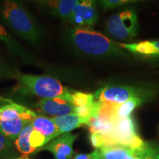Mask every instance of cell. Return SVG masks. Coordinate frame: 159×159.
<instances>
[{
	"label": "cell",
	"instance_id": "19",
	"mask_svg": "<svg viewBox=\"0 0 159 159\" xmlns=\"http://www.w3.org/2000/svg\"><path fill=\"white\" fill-rule=\"evenodd\" d=\"M33 129V125H31V123H30L23 129L21 134L13 142L15 148L22 155L28 156L30 154L35 152V150L32 148L30 142V136Z\"/></svg>",
	"mask_w": 159,
	"mask_h": 159
},
{
	"label": "cell",
	"instance_id": "30",
	"mask_svg": "<svg viewBox=\"0 0 159 159\" xmlns=\"http://www.w3.org/2000/svg\"><path fill=\"white\" fill-rule=\"evenodd\" d=\"M7 159H30L28 157V156H25V155H21V156L15 157V158H7Z\"/></svg>",
	"mask_w": 159,
	"mask_h": 159
},
{
	"label": "cell",
	"instance_id": "21",
	"mask_svg": "<svg viewBox=\"0 0 159 159\" xmlns=\"http://www.w3.org/2000/svg\"><path fill=\"white\" fill-rule=\"evenodd\" d=\"M130 159H159V146L153 142H145L143 148L135 150Z\"/></svg>",
	"mask_w": 159,
	"mask_h": 159
},
{
	"label": "cell",
	"instance_id": "22",
	"mask_svg": "<svg viewBox=\"0 0 159 159\" xmlns=\"http://www.w3.org/2000/svg\"><path fill=\"white\" fill-rule=\"evenodd\" d=\"M101 102L98 100H95L91 104L83 105V106L75 107V113L79 116L83 118H88L92 119L99 115V109H100Z\"/></svg>",
	"mask_w": 159,
	"mask_h": 159
},
{
	"label": "cell",
	"instance_id": "2",
	"mask_svg": "<svg viewBox=\"0 0 159 159\" xmlns=\"http://www.w3.org/2000/svg\"><path fill=\"white\" fill-rule=\"evenodd\" d=\"M0 16L20 37L34 45L41 42L42 33L39 24L21 0H1Z\"/></svg>",
	"mask_w": 159,
	"mask_h": 159
},
{
	"label": "cell",
	"instance_id": "34",
	"mask_svg": "<svg viewBox=\"0 0 159 159\" xmlns=\"http://www.w3.org/2000/svg\"><path fill=\"white\" fill-rule=\"evenodd\" d=\"M80 1H83V0H80Z\"/></svg>",
	"mask_w": 159,
	"mask_h": 159
},
{
	"label": "cell",
	"instance_id": "5",
	"mask_svg": "<svg viewBox=\"0 0 159 159\" xmlns=\"http://www.w3.org/2000/svg\"><path fill=\"white\" fill-rule=\"evenodd\" d=\"M106 30L114 39L131 41L138 35L139 21L134 8L126 9L111 16L105 24Z\"/></svg>",
	"mask_w": 159,
	"mask_h": 159
},
{
	"label": "cell",
	"instance_id": "20",
	"mask_svg": "<svg viewBox=\"0 0 159 159\" xmlns=\"http://www.w3.org/2000/svg\"><path fill=\"white\" fill-rule=\"evenodd\" d=\"M144 102H146V100L142 98H132L122 104H117L116 108V119L131 116V113L134 109Z\"/></svg>",
	"mask_w": 159,
	"mask_h": 159
},
{
	"label": "cell",
	"instance_id": "29",
	"mask_svg": "<svg viewBox=\"0 0 159 159\" xmlns=\"http://www.w3.org/2000/svg\"><path fill=\"white\" fill-rule=\"evenodd\" d=\"M30 1L35 2L36 3H39V4H42V5H47L48 2L51 1V0H30Z\"/></svg>",
	"mask_w": 159,
	"mask_h": 159
},
{
	"label": "cell",
	"instance_id": "17",
	"mask_svg": "<svg viewBox=\"0 0 159 159\" xmlns=\"http://www.w3.org/2000/svg\"><path fill=\"white\" fill-rule=\"evenodd\" d=\"M104 159H130L135 150L120 144L105 145L99 149Z\"/></svg>",
	"mask_w": 159,
	"mask_h": 159
},
{
	"label": "cell",
	"instance_id": "13",
	"mask_svg": "<svg viewBox=\"0 0 159 159\" xmlns=\"http://www.w3.org/2000/svg\"><path fill=\"white\" fill-rule=\"evenodd\" d=\"M55 125L58 128L61 134L71 132L75 129L80 128L83 125H89L91 119L83 118L75 113L64 115V116L52 117Z\"/></svg>",
	"mask_w": 159,
	"mask_h": 159
},
{
	"label": "cell",
	"instance_id": "11",
	"mask_svg": "<svg viewBox=\"0 0 159 159\" xmlns=\"http://www.w3.org/2000/svg\"><path fill=\"white\" fill-rule=\"evenodd\" d=\"M119 47L134 54L159 58V41H144L136 43H119Z\"/></svg>",
	"mask_w": 159,
	"mask_h": 159
},
{
	"label": "cell",
	"instance_id": "14",
	"mask_svg": "<svg viewBox=\"0 0 159 159\" xmlns=\"http://www.w3.org/2000/svg\"><path fill=\"white\" fill-rule=\"evenodd\" d=\"M31 125L35 130L39 131L47 139L48 143L61 135L58 128L52 118L37 115L31 122Z\"/></svg>",
	"mask_w": 159,
	"mask_h": 159
},
{
	"label": "cell",
	"instance_id": "32",
	"mask_svg": "<svg viewBox=\"0 0 159 159\" xmlns=\"http://www.w3.org/2000/svg\"><path fill=\"white\" fill-rule=\"evenodd\" d=\"M156 63H158V65L159 66V58H158V59H157V61H156Z\"/></svg>",
	"mask_w": 159,
	"mask_h": 159
},
{
	"label": "cell",
	"instance_id": "9",
	"mask_svg": "<svg viewBox=\"0 0 159 159\" xmlns=\"http://www.w3.org/2000/svg\"><path fill=\"white\" fill-rule=\"evenodd\" d=\"M35 106L41 112L52 117L64 116L75 113V107L70 102L60 98L41 99Z\"/></svg>",
	"mask_w": 159,
	"mask_h": 159
},
{
	"label": "cell",
	"instance_id": "8",
	"mask_svg": "<svg viewBox=\"0 0 159 159\" xmlns=\"http://www.w3.org/2000/svg\"><path fill=\"white\" fill-rule=\"evenodd\" d=\"M98 18L97 0H83L75 6L68 21L76 27H90L96 24Z\"/></svg>",
	"mask_w": 159,
	"mask_h": 159
},
{
	"label": "cell",
	"instance_id": "31",
	"mask_svg": "<svg viewBox=\"0 0 159 159\" xmlns=\"http://www.w3.org/2000/svg\"><path fill=\"white\" fill-rule=\"evenodd\" d=\"M0 100L2 101V102H11V100H10V99L2 98V97H0Z\"/></svg>",
	"mask_w": 159,
	"mask_h": 159
},
{
	"label": "cell",
	"instance_id": "3",
	"mask_svg": "<svg viewBox=\"0 0 159 159\" xmlns=\"http://www.w3.org/2000/svg\"><path fill=\"white\" fill-rule=\"evenodd\" d=\"M16 79L20 89L25 94L35 95L41 99L60 98L71 102V95L74 91L71 92L54 77L18 74Z\"/></svg>",
	"mask_w": 159,
	"mask_h": 159
},
{
	"label": "cell",
	"instance_id": "10",
	"mask_svg": "<svg viewBox=\"0 0 159 159\" xmlns=\"http://www.w3.org/2000/svg\"><path fill=\"white\" fill-rule=\"evenodd\" d=\"M35 117L27 116L11 120H0V133L14 142L23 129L31 123Z\"/></svg>",
	"mask_w": 159,
	"mask_h": 159
},
{
	"label": "cell",
	"instance_id": "33",
	"mask_svg": "<svg viewBox=\"0 0 159 159\" xmlns=\"http://www.w3.org/2000/svg\"><path fill=\"white\" fill-rule=\"evenodd\" d=\"M0 117H1V108H0Z\"/></svg>",
	"mask_w": 159,
	"mask_h": 159
},
{
	"label": "cell",
	"instance_id": "25",
	"mask_svg": "<svg viewBox=\"0 0 159 159\" xmlns=\"http://www.w3.org/2000/svg\"><path fill=\"white\" fill-rule=\"evenodd\" d=\"M139 1L144 0H99V3L103 9H111Z\"/></svg>",
	"mask_w": 159,
	"mask_h": 159
},
{
	"label": "cell",
	"instance_id": "28",
	"mask_svg": "<svg viewBox=\"0 0 159 159\" xmlns=\"http://www.w3.org/2000/svg\"><path fill=\"white\" fill-rule=\"evenodd\" d=\"M8 75H10L8 69L6 68L5 64L0 61V79L5 77Z\"/></svg>",
	"mask_w": 159,
	"mask_h": 159
},
{
	"label": "cell",
	"instance_id": "18",
	"mask_svg": "<svg viewBox=\"0 0 159 159\" xmlns=\"http://www.w3.org/2000/svg\"><path fill=\"white\" fill-rule=\"evenodd\" d=\"M115 121L98 115L91 120L88 125L90 134H99L102 136H108L114 128Z\"/></svg>",
	"mask_w": 159,
	"mask_h": 159
},
{
	"label": "cell",
	"instance_id": "26",
	"mask_svg": "<svg viewBox=\"0 0 159 159\" xmlns=\"http://www.w3.org/2000/svg\"><path fill=\"white\" fill-rule=\"evenodd\" d=\"M72 159H104V158L99 150L95 149V150L90 153L77 154Z\"/></svg>",
	"mask_w": 159,
	"mask_h": 159
},
{
	"label": "cell",
	"instance_id": "27",
	"mask_svg": "<svg viewBox=\"0 0 159 159\" xmlns=\"http://www.w3.org/2000/svg\"><path fill=\"white\" fill-rule=\"evenodd\" d=\"M89 140L91 145L97 150H99L105 145L102 135L99 134H90Z\"/></svg>",
	"mask_w": 159,
	"mask_h": 159
},
{
	"label": "cell",
	"instance_id": "7",
	"mask_svg": "<svg viewBox=\"0 0 159 159\" xmlns=\"http://www.w3.org/2000/svg\"><path fill=\"white\" fill-rule=\"evenodd\" d=\"M77 138V135L72 134L71 132L61 134L41 148L38 152L41 150L48 151L53 155L55 159H71L74 158L73 144Z\"/></svg>",
	"mask_w": 159,
	"mask_h": 159
},
{
	"label": "cell",
	"instance_id": "16",
	"mask_svg": "<svg viewBox=\"0 0 159 159\" xmlns=\"http://www.w3.org/2000/svg\"><path fill=\"white\" fill-rule=\"evenodd\" d=\"M0 108H1L0 120H11L21 116H37V114L33 111L26 108L23 105L13 102L12 101L2 105Z\"/></svg>",
	"mask_w": 159,
	"mask_h": 159
},
{
	"label": "cell",
	"instance_id": "24",
	"mask_svg": "<svg viewBox=\"0 0 159 159\" xmlns=\"http://www.w3.org/2000/svg\"><path fill=\"white\" fill-rule=\"evenodd\" d=\"M13 141L0 133V158L10 156L14 150Z\"/></svg>",
	"mask_w": 159,
	"mask_h": 159
},
{
	"label": "cell",
	"instance_id": "15",
	"mask_svg": "<svg viewBox=\"0 0 159 159\" xmlns=\"http://www.w3.org/2000/svg\"><path fill=\"white\" fill-rule=\"evenodd\" d=\"M80 0H51L47 5L55 16L69 21L73 10Z\"/></svg>",
	"mask_w": 159,
	"mask_h": 159
},
{
	"label": "cell",
	"instance_id": "4",
	"mask_svg": "<svg viewBox=\"0 0 159 159\" xmlns=\"http://www.w3.org/2000/svg\"><path fill=\"white\" fill-rule=\"evenodd\" d=\"M156 92L157 89L153 85H110L98 89L94 95L95 99L100 102L122 104L132 98H142L148 101L152 98Z\"/></svg>",
	"mask_w": 159,
	"mask_h": 159
},
{
	"label": "cell",
	"instance_id": "6",
	"mask_svg": "<svg viewBox=\"0 0 159 159\" xmlns=\"http://www.w3.org/2000/svg\"><path fill=\"white\" fill-rule=\"evenodd\" d=\"M102 136L105 145L120 144L138 150L145 144V142L137 134L136 123L131 116L116 119L112 133L108 136Z\"/></svg>",
	"mask_w": 159,
	"mask_h": 159
},
{
	"label": "cell",
	"instance_id": "1",
	"mask_svg": "<svg viewBox=\"0 0 159 159\" xmlns=\"http://www.w3.org/2000/svg\"><path fill=\"white\" fill-rule=\"evenodd\" d=\"M69 42L77 52L88 57H122L126 55L119 43L87 26L71 29Z\"/></svg>",
	"mask_w": 159,
	"mask_h": 159
},
{
	"label": "cell",
	"instance_id": "23",
	"mask_svg": "<svg viewBox=\"0 0 159 159\" xmlns=\"http://www.w3.org/2000/svg\"><path fill=\"white\" fill-rule=\"evenodd\" d=\"M95 101L94 95L92 94L80 92V91H74L71 95V104L75 107L83 106L91 104Z\"/></svg>",
	"mask_w": 159,
	"mask_h": 159
},
{
	"label": "cell",
	"instance_id": "12",
	"mask_svg": "<svg viewBox=\"0 0 159 159\" xmlns=\"http://www.w3.org/2000/svg\"><path fill=\"white\" fill-rule=\"evenodd\" d=\"M0 41L6 46L8 50L13 55L21 57L27 63H35V58L25 48H23L16 40L7 33L5 27L0 23Z\"/></svg>",
	"mask_w": 159,
	"mask_h": 159
}]
</instances>
